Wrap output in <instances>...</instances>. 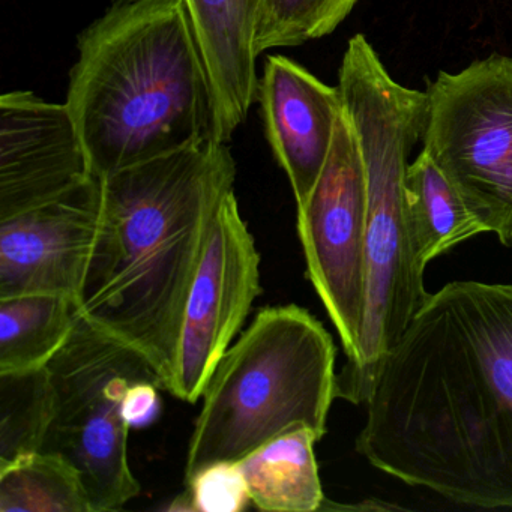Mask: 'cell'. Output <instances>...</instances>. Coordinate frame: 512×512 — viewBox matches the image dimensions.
Masks as SVG:
<instances>
[{
    "instance_id": "obj_4",
    "label": "cell",
    "mask_w": 512,
    "mask_h": 512,
    "mask_svg": "<svg viewBox=\"0 0 512 512\" xmlns=\"http://www.w3.org/2000/svg\"><path fill=\"white\" fill-rule=\"evenodd\" d=\"M338 89L361 148L368 208L364 322L358 356L337 373V398L365 404L386 356L430 296L413 254L404 191L410 152L424 131L427 92L392 79L362 34L347 44Z\"/></svg>"
},
{
    "instance_id": "obj_3",
    "label": "cell",
    "mask_w": 512,
    "mask_h": 512,
    "mask_svg": "<svg viewBox=\"0 0 512 512\" xmlns=\"http://www.w3.org/2000/svg\"><path fill=\"white\" fill-rule=\"evenodd\" d=\"M77 50L65 104L98 178L215 139L211 77L184 0H112Z\"/></svg>"
},
{
    "instance_id": "obj_5",
    "label": "cell",
    "mask_w": 512,
    "mask_h": 512,
    "mask_svg": "<svg viewBox=\"0 0 512 512\" xmlns=\"http://www.w3.org/2000/svg\"><path fill=\"white\" fill-rule=\"evenodd\" d=\"M337 347L295 304L266 307L224 353L194 424L185 481L217 461H239L296 425L320 439L337 398Z\"/></svg>"
},
{
    "instance_id": "obj_11",
    "label": "cell",
    "mask_w": 512,
    "mask_h": 512,
    "mask_svg": "<svg viewBox=\"0 0 512 512\" xmlns=\"http://www.w3.org/2000/svg\"><path fill=\"white\" fill-rule=\"evenodd\" d=\"M94 175L67 104L29 91L0 98V220L61 196Z\"/></svg>"
},
{
    "instance_id": "obj_2",
    "label": "cell",
    "mask_w": 512,
    "mask_h": 512,
    "mask_svg": "<svg viewBox=\"0 0 512 512\" xmlns=\"http://www.w3.org/2000/svg\"><path fill=\"white\" fill-rule=\"evenodd\" d=\"M236 163L215 139L103 179L97 241L77 296L95 328L139 352L169 389L185 305Z\"/></svg>"
},
{
    "instance_id": "obj_17",
    "label": "cell",
    "mask_w": 512,
    "mask_h": 512,
    "mask_svg": "<svg viewBox=\"0 0 512 512\" xmlns=\"http://www.w3.org/2000/svg\"><path fill=\"white\" fill-rule=\"evenodd\" d=\"M94 512L77 467L38 451L0 466V512Z\"/></svg>"
},
{
    "instance_id": "obj_8",
    "label": "cell",
    "mask_w": 512,
    "mask_h": 512,
    "mask_svg": "<svg viewBox=\"0 0 512 512\" xmlns=\"http://www.w3.org/2000/svg\"><path fill=\"white\" fill-rule=\"evenodd\" d=\"M367 176L358 137L341 112L316 187L298 208L307 277L334 323L346 364L358 356L365 308Z\"/></svg>"
},
{
    "instance_id": "obj_14",
    "label": "cell",
    "mask_w": 512,
    "mask_h": 512,
    "mask_svg": "<svg viewBox=\"0 0 512 512\" xmlns=\"http://www.w3.org/2000/svg\"><path fill=\"white\" fill-rule=\"evenodd\" d=\"M320 436L296 425L239 460L251 503L266 512H314L325 505L314 445Z\"/></svg>"
},
{
    "instance_id": "obj_12",
    "label": "cell",
    "mask_w": 512,
    "mask_h": 512,
    "mask_svg": "<svg viewBox=\"0 0 512 512\" xmlns=\"http://www.w3.org/2000/svg\"><path fill=\"white\" fill-rule=\"evenodd\" d=\"M266 139L289 178L296 208L316 187L343 112L340 89L281 55L266 58L257 85Z\"/></svg>"
},
{
    "instance_id": "obj_7",
    "label": "cell",
    "mask_w": 512,
    "mask_h": 512,
    "mask_svg": "<svg viewBox=\"0 0 512 512\" xmlns=\"http://www.w3.org/2000/svg\"><path fill=\"white\" fill-rule=\"evenodd\" d=\"M422 145L484 232L512 247V58L494 55L427 88Z\"/></svg>"
},
{
    "instance_id": "obj_13",
    "label": "cell",
    "mask_w": 512,
    "mask_h": 512,
    "mask_svg": "<svg viewBox=\"0 0 512 512\" xmlns=\"http://www.w3.org/2000/svg\"><path fill=\"white\" fill-rule=\"evenodd\" d=\"M215 104V140L229 143L257 101L256 41L262 0H184Z\"/></svg>"
},
{
    "instance_id": "obj_6",
    "label": "cell",
    "mask_w": 512,
    "mask_h": 512,
    "mask_svg": "<svg viewBox=\"0 0 512 512\" xmlns=\"http://www.w3.org/2000/svg\"><path fill=\"white\" fill-rule=\"evenodd\" d=\"M55 418L41 451L77 467L94 512L121 509L139 496L128 461L124 401L131 386L160 377L136 350L95 328L80 314L76 328L47 365ZM163 388V385H161Z\"/></svg>"
},
{
    "instance_id": "obj_15",
    "label": "cell",
    "mask_w": 512,
    "mask_h": 512,
    "mask_svg": "<svg viewBox=\"0 0 512 512\" xmlns=\"http://www.w3.org/2000/svg\"><path fill=\"white\" fill-rule=\"evenodd\" d=\"M404 191L413 254L422 271L440 254L485 233L424 149L407 167Z\"/></svg>"
},
{
    "instance_id": "obj_10",
    "label": "cell",
    "mask_w": 512,
    "mask_h": 512,
    "mask_svg": "<svg viewBox=\"0 0 512 512\" xmlns=\"http://www.w3.org/2000/svg\"><path fill=\"white\" fill-rule=\"evenodd\" d=\"M103 179L0 220V298L49 293L76 299L97 241Z\"/></svg>"
},
{
    "instance_id": "obj_20",
    "label": "cell",
    "mask_w": 512,
    "mask_h": 512,
    "mask_svg": "<svg viewBox=\"0 0 512 512\" xmlns=\"http://www.w3.org/2000/svg\"><path fill=\"white\" fill-rule=\"evenodd\" d=\"M191 511L239 512L251 503L247 481L238 461H217L185 481Z\"/></svg>"
},
{
    "instance_id": "obj_16",
    "label": "cell",
    "mask_w": 512,
    "mask_h": 512,
    "mask_svg": "<svg viewBox=\"0 0 512 512\" xmlns=\"http://www.w3.org/2000/svg\"><path fill=\"white\" fill-rule=\"evenodd\" d=\"M76 299L64 295L0 298V373L47 367L76 328Z\"/></svg>"
},
{
    "instance_id": "obj_21",
    "label": "cell",
    "mask_w": 512,
    "mask_h": 512,
    "mask_svg": "<svg viewBox=\"0 0 512 512\" xmlns=\"http://www.w3.org/2000/svg\"><path fill=\"white\" fill-rule=\"evenodd\" d=\"M160 383L143 380L134 383L124 401V416L131 428L143 427L154 421L160 410Z\"/></svg>"
},
{
    "instance_id": "obj_19",
    "label": "cell",
    "mask_w": 512,
    "mask_h": 512,
    "mask_svg": "<svg viewBox=\"0 0 512 512\" xmlns=\"http://www.w3.org/2000/svg\"><path fill=\"white\" fill-rule=\"evenodd\" d=\"M356 4L358 0H262L254 41L257 56L328 37Z\"/></svg>"
},
{
    "instance_id": "obj_18",
    "label": "cell",
    "mask_w": 512,
    "mask_h": 512,
    "mask_svg": "<svg viewBox=\"0 0 512 512\" xmlns=\"http://www.w3.org/2000/svg\"><path fill=\"white\" fill-rule=\"evenodd\" d=\"M55 410L49 368L0 373V466L43 449Z\"/></svg>"
},
{
    "instance_id": "obj_9",
    "label": "cell",
    "mask_w": 512,
    "mask_h": 512,
    "mask_svg": "<svg viewBox=\"0 0 512 512\" xmlns=\"http://www.w3.org/2000/svg\"><path fill=\"white\" fill-rule=\"evenodd\" d=\"M260 292V254L230 191L215 212L185 305L170 394L199 401Z\"/></svg>"
},
{
    "instance_id": "obj_1",
    "label": "cell",
    "mask_w": 512,
    "mask_h": 512,
    "mask_svg": "<svg viewBox=\"0 0 512 512\" xmlns=\"http://www.w3.org/2000/svg\"><path fill=\"white\" fill-rule=\"evenodd\" d=\"M356 451L458 505L512 509V284L430 293L367 400Z\"/></svg>"
}]
</instances>
